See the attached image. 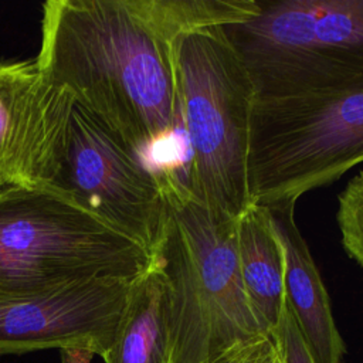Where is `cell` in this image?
Masks as SVG:
<instances>
[{
    "label": "cell",
    "mask_w": 363,
    "mask_h": 363,
    "mask_svg": "<svg viewBox=\"0 0 363 363\" xmlns=\"http://www.w3.org/2000/svg\"><path fill=\"white\" fill-rule=\"evenodd\" d=\"M363 163V68L255 85L248 140L251 204H296Z\"/></svg>",
    "instance_id": "obj_4"
},
{
    "label": "cell",
    "mask_w": 363,
    "mask_h": 363,
    "mask_svg": "<svg viewBox=\"0 0 363 363\" xmlns=\"http://www.w3.org/2000/svg\"><path fill=\"white\" fill-rule=\"evenodd\" d=\"M285 255V302L313 363H342L345 343L309 247L295 221V206L267 207Z\"/></svg>",
    "instance_id": "obj_9"
},
{
    "label": "cell",
    "mask_w": 363,
    "mask_h": 363,
    "mask_svg": "<svg viewBox=\"0 0 363 363\" xmlns=\"http://www.w3.org/2000/svg\"><path fill=\"white\" fill-rule=\"evenodd\" d=\"M180 126L186 140L183 183L214 213L238 218L248 191L251 74L224 27L183 35L174 50Z\"/></svg>",
    "instance_id": "obj_5"
},
{
    "label": "cell",
    "mask_w": 363,
    "mask_h": 363,
    "mask_svg": "<svg viewBox=\"0 0 363 363\" xmlns=\"http://www.w3.org/2000/svg\"><path fill=\"white\" fill-rule=\"evenodd\" d=\"M9 184L51 190L149 252L156 244L164 213L159 173L40 69L26 91Z\"/></svg>",
    "instance_id": "obj_2"
},
{
    "label": "cell",
    "mask_w": 363,
    "mask_h": 363,
    "mask_svg": "<svg viewBox=\"0 0 363 363\" xmlns=\"http://www.w3.org/2000/svg\"><path fill=\"white\" fill-rule=\"evenodd\" d=\"M176 44L145 0H48L35 61L149 164L182 130Z\"/></svg>",
    "instance_id": "obj_1"
},
{
    "label": "cell",
    "mask_w": 363,
    "mask_h": 363,
    "mask_svg": "<svg viewBox=\"0 0 363 363\" xmlns=\"http://www.w3.org/2000/svg\"><path fill=\"white\" fill-rule=\"evenodd\" d=\"M272 335L281 350L282 363H313L286 302Z\"/></svg>",
    "instance_id": "obj_15"
},
{
    "label": "cell",
    "mask_w": 363,
    "mask_h": 363,
    "mask_svg": "<svg viewBox=\"0 0 363 363\" xmlns=\"http://www.w3.org/2000/svg\"><path fill=\"white\" fill-rule=\"evenodd\" d=\"M336 223L345 251L363 268V170L339 193Z\"/></svg>",
    "instance_id": "obj_13"
},
{
    "label": "cell",
    "mask_w": 363,
    "mask_h": 363,
    "mask_svg": "<svg viewBox=\"0 0 363 363\" xmlns=\"http://www.w3.org/2000/svg\"><path fill=\"white\" fill-rule=\"evenodd\" d=\"M132 282L99 279L38 294L0 291V354L84 349L104 359L119 329Z\"/></svg>",
    "instance_id": "obj_8"
},
{
    "label": "cell",
    "mask_w": 363,
    "mask_h": 363,
    "mask_svg": "<svg viewBox=\"0 0 363 363\" xmlns=\"http://www.w3.org/2000/svg\"><path fill=\"white\" fill-rule=\"evenodd\" d=\"M208 363H282L281 350L272 333L245 340Z\"/></svg>",
    "instance_id": "obj_14"
},
{
    "label": "cell",
    "mask_w": 363,
    "mask_h": 363,
    "mask_svg": "<svg viewBox=\"0 0 363 363\" xmlns=\"http://www.w3.org/2000/svg\"><path fill=\"white\" fill-rule=\"evenodd\" d=\"M224 27L252 79L363 68V0H258Z\"/></svg>",
    "instance_id": "obj_7"
},
{
    "label": "cell",
    "mask_w": 363,
    "mask_h": 363,
    "mask_svg": "<svg viewBox=\"0 0 363 363\" xmlns=\"http://www.w3.org/2000/svg\"><path fill=\"white\" fill-rule=\"evenodd\" d=\"M164 213L152 248L167 294L169 363H208L228 349L271 333L245 292L237 221L196 199L170 169L157 172Z\"/></svg>",
    "instance_id": "obj_3"
},
{
    "label": "cell",
    "mask_w": 363,
    "mask_h": 363,
    "mask_svg": "<svg viewBox=\"0 0 363 363\" xmlns=\"http://www.w3.org/2000/svg\"><path fill=\"white\" fill-rule=\"evenodd\" d=\"M37 72L35 58L0 62V179L4 186L11 179L26 91Z\"/></svg>",
    "instance_id": "obj_12"
},
{
    "label": "cell",
    "mask_w": 363,
    "mask_h": 363,
    "mask_svg": "<svg viewBox=\"0 0 363 363\" xmlns=\"http://www.w3.org/2000/svg\"><path fill=\"white\" fill-rule=\"evenodd\" d=\"M3 186H4V184H3V182H1V179H0V189H1Z\"/></svg>",
    "instance_id": "obj_17"
},
{
    "label": "cell",
    "mask_w": 363,
    "mask_h": 363,
    "mask_svg": "<svg viewBox=\"0 0 363 363\" xmlns=\"http://www.w3.org/2000/svg\"><path fill=\"white\" fill-rule=\"evenodd\" d=\"M237 251L248 299L272 333L285 303V255L267 207L251 204L238 217Z\"/></svg>",
    "instance_id": "obj_10"
},
{
    "label": "cell",
    "mask_w": 363,
    "mask_h": 363,
    "mask_svg": "<svg viewBox=\"0 0 363 363\" xmlns=\"http://www.w3.org/2000/svg\"><path fill=\"white\" fill-rule=\"evenodd\" d=\"M94 353L84 349H64L61 350V363H91Z\"/></svg>",
    "instance_id": "obj_16"
},
{
    "label": "cell",
    "mask_w": 363,
    "mask_h": 363,
    "mask_svg": "<svg viewBox=\"0 0 363 363\" xmlns=\"http://www.w3.org/2000/svg\"><path fill=\"white\" fill-rule=\"evenodd\" d=\"M150 252L95 214L51 190L0 189V291L38 294L138 278Z\"/></svg>",
    "instance_id": "obj_6"
},
{
    "label": "cell",
    "mask_w": 363,
    "mask_h": 363,
    "mask_svg": "<svg viewBox=\"0 0 363 363\" xmlns=\"http://www.w3.org/2000/svg\"><path fill=\"white\" fill-rule=\"evenodd\" d=\"M105 363H169L164 279L152 262L133 279L128 303Z\"/></svg>",
    "instance_id": "obj_11"
}]
</instances>
